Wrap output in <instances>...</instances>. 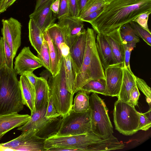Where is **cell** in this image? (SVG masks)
<instances>
[{"mask_svg":"<svg viewBox=\"0 0 151 151\" xmlns=\"http://www.w3.org/2000/svg\"><path fill=\"white\" fill-rule=\"evenodd\" d=\"M148 12H151V0H113L106 3L90 23L97 34L106 35Z\"/></svg>","mask_w":151,"mask_h":151,"instance_id":"cell-1","label":"cell"},{"mask_svg":"<svg viewBox=\"0 0 151 151\" xmlns=\"http://www.w3.org/2000/svg\"><path fill=\"white\" fill-rule=\"evenodd\" d=\"M17 75L6 64L0 69V115L18 113L24 108Z\"/></svg>","mask_w":151,"mask_h":151,"instance_id":"cell-2","label":"cell"},{"mask_svg":"<svg viewBox=\"0 0 151 151\" xmlns=\"http://www.w3.org/2000/svg\"><path fill=\"white\" fill-rule=\"evenodd\" d=\"M86 32L85 53L81 68L77 74L74 85V94L81 91L84 85L92 80L105 79L104 70L96 48L94 31L88 27Z\"/></svg>","mask_w":151,"mask_h":151,"instance_id":"cell-3","label":"cell"},{"mask_svg":"<svg viewBox=\"0 0 151 151\" xmlns=\"http://www.w3.org/2000/svg\"><path fill=\"white\" fill-rule=\"evenodd\" d=\"M102 138L93 132L84 134L69 136L51 135L46 139L45 151H86L90 145Z\"/></svg>","mask_w":151,"mask_h":151,"instance_id":"cell-4","label":"cell"},{"mask_svg":"<svg viewBox=\"0 0 151 151\" xmlns=\"http://www.w3.org/2000/svg\"><path fill=\"white\" fill-rule=\"evenodd\" d=\"M47 81L54 105L58 114L63 117L72 109L73 95L67 89L63 58L59 73L55 76L51 74Z\"/></svg>","mask_w":151,"mask_h":151,"instance_id":"cell-5","label":"cell"},{"mask_svg":"<svg viewBox=\"0 0 151 151\" xmlns=\"http://www.w3.org/2000/svg\"><path fill=\"white\" fill-rule=\"evenodd\" d=\"M89 105L92 132L102 138L112 135L113 127L108 108L97 93H93L89 96Z\"/></svg>","mask_w":151,"mask_h":151,"instance_id":"cell-6","label":"cell"},{"mask_svg":"<svg viewBox=\"0 0 151 151\" xmlns=\"http://www.w3.org/2000/svg\"><path fill=\"white\" fill-rule=\"evenodd\" d=\"M57 129L53 134L57 136L81 135L92 132L90 109L80 113L71 109L60 119Z\"/></svg>","mask_w":151,"mask_h":151,"instance_id":"cell-7","label":"cell"},{"mask_svg":"<svg viewBox=\"0 0 151 151\" xmlns=\"http://www.w3.org/2000/svg\"><path fill=\"white\" fill-rule=\"evenodd\" d=\"M139 112L135 107L118 99L114 103L113 111L115 129L127 136L131 135L137 132Z\"/></svg>","mask_w":151,"mask_h":151,"instance_id":"cell-8","label":"cell"},{"mask_svg":"<svg viewBox=\"0 0 151 151\" xmlns=\"http://www.w3.org/2000/svg\"><path fill=\"white\" fill-rule=\"evenodd\" d=\"M35 129L22 131L17 137L5 143L0 144L3 148H9L13 151H45L44 148L45 138L37 135Z\"/></svg>","mask_w":151,"mask_h":151,"instance_id":"cell-9","label":"cell"},{"mask_svg":"<svg viewBox=\"0 0 151 151\" xmlns=\"http://www.w3.org/2000/svg\"><path fill=\"white\" fill-rule=\"evenodd\" d=\"M2 37L11 50L14 58L21 43V23L17 19L11 17L2 20Z\"/></svg>","mask_w":151,"mask_h":151,"instance_id":"cell-10","label":"cell"},{"mask_svg":"<svg viewBox=\"0 0 151 151\" xmlns=\"http://www.w3.org/2000/svg\"><path fill=\"white\" fill-rule=\"evenodd\" d=\"M58 19L57 24L62 28L66 43L70 48L78 37L86 31L83 22L69 15Z\"/></svg>","mask_w":151,"mask_h":151,"instance_id":"cell-11","label":"cell"},{"mask_svg":"<svg viewBox=\"0 0 151 151\" xmlns=\"http://www.w3.org/2000/svg\"><path fill=\"white\" fill-rule=\"evenodd\" d=\"M14 69L17 74L21 75L25 72H33L43 66L40 59L30 51L29 47H25L15 59Z\"/></svg>","mask_w":151,"mask_h":151,"instance_id":"cell-12","label":"cell"},{"mask_svg":"<svg viewBox=\"0 0 151 151\" xmlns=\"http://www.w3.org/2000/svg\"><path fill=\"white\" fill-rule=\"evenodd\" d=\"M123 68L118 65H112L105 70L106 81L105 96L117 97L118 96L123 79Z\"/></svg>","mask_w":151,"mask_h":151,"instance_id":"cell-13","label":"cell"},{"mask_svg":"<svg viewBox=\"0 0 151 151\" xmlns=\"http://www.w3.org/2000/svg\"><path fill=\"white\" fill-rule=\"evenodd\" d=\"M55 0H48L29 16L30 19L34 21L43 33L55 23L56 17L53 16L51 9V5Z\"/></svg>","mask_w":151,"mask_h":151,"instance_id":"cell-14","label":"cell"},{"mask_svg":"<svg viewBox=\"0 0 151 151\" xmlns=\"http://www.w3.org/2000/svg\"><path fill=\"white\" fill-rule=\"evenodd\" d=\"M47 106L31 113L30 117L29 120L24 124L18 127L17 129L24 131L35 129L38 131L37 135L39 132L50 126L58 118H48L45 116Z\"/></svg>","mask_w":151,"mask_h":151,"instance_id":"cell-15","label":"cell"},{"mask_svg":"<svg viewBox=\"0 0 151 151\" xmlns=\"http://www.w3.org/2000/svg\"><path fill=\"white\" fill-rule=\"evenodd\" d=\"M30 117L28 114H19L17 113L0 114V139L9 131L25 124Z\"/></svg>","mask_w":151,"mask_h":151,"instance_id":"cell-16","label":"cell"},{"mask_svg":"<svg viewBox=\"0 0 151 151\" xmlns=\"http://www.w3.org/2000/svg\"><path fill=\"white\" fill-rule=\"evenodd\" d=\"M119 29L120 28L105 35L111 48L114 65H118L124 67V48L120 34Z\"/></svg>","mask_w":151,"mask_h":151,"instance_id":"cell-17","label":"cell"},{"mask_svg":"<svg viewBox=\"0 0 151 151\" xmlns=\"http://www.w3.org/2000/svg\"><path fill=\"white\" fill-rule=\"evenodd\" d=\"M97 53L104 70L114 65V59L111 48L105 35L97 34L96 41Z\"/></svg>","mask_w":151,"mask_h":151,"instance_id":"cell-18","label":"cell"},{"mask_svg":"<svg viewBox=\"0 0 151 151\" xmlns=\"http://www.w3.org/2000/svg\"><path fill=\"white\" fill-rule=\"evenodd\" d=\"M86 43V32L82 33L70 48V53L75 65L77 74L84 58Z\"/></svg>","mask_w":151,"mask_h":151,"instance_id":"cell-19","label":"cell"},{"mask_svg":"<svg viewBox=\"0 0 151 151\" xmlns=\"http://www.w3.org/2000/svg\"><path fill=\"white\" fill-rule=\"evenodd\" d=\"M35 110L40 109L47 106L50 94L47 80L44 78L38 77L35 86Z\"/></svg>","mask_w":151,"mask_h":151,"instance_id":"cell-20","label":"cell"},{"mask_svg":"<svg viewBox=\"0 0 151 151\" xmlns=\"http://www.w3.org/2000/svg\"><path fill=\"white\" fill-rule=\"evenodd\" d=\"M19 81L23 104L29 109L32 113L35 110V88L24 75H21Z\"/></svg>","mask_w":151,"mask_h":151,"instance_id":"cell-21","label":"cell"},{"mask_svg":"<svg viewBox=\"0 0 151 151\" xmlns=\"http://www.w3.org/2000/svg\"><path fill=\"white\" fill-rule=\"evenodd\" d=\"M125 145L119 142L113 134L94 143L88 147L86 151H108L121 149L125 147Z\"/></svg>","mask_w":151,"mask_h":151,"instance_id":"cell-22","label":"cell"},{"mask_svg":"<svg viewBox=\"0 0 151 151\" xmlns=\"http://www.w3.org/2000/svg\"><path fill=\"white\" fill-rule=\"evenodd\" d=\"M44 37L47 43L51 62L50 73L53 76L58 73L60 70L63 57L60 55L59 51L53 43L47 30L43 33Z\"/></svg>","mask_w":151,"mask_h":151,"instance_id":"cell-23","label":"cell"},{"mask_svg":"<svg viewBox=\"0 0 151 151\" xmlns=\"http://www.w3.org/2000/svg\"><path fill=\"white\" fill-rule=\"evenodd\" d=\"M123 74L122 84L118 100L127 102L129 99L130 92L132 88L136 85L135 75L130 72L126 68L123 67Z\"/></svg>","mask_w":151,"mask_h":151,"instance_id":"cell-24","label":"cell"},{"mask_svg":"<svg viewBox=\"0 0 151 151\" xmlns=\"http://www.w3.org/2000/svg\"><path fill=\"white\" fill-rule=\"evenodd\" d=\"M65 77L68 90L73 95L77 72L70 53L63 56Z\"/></svg>","mask_w":151,"mask_h":151,"instance_id":"cell-25","label":"cell"},{"mask_svg":"<svg viewBox=\"0 0 151 151\" xmlns=\"http://www.w3.org/2000/svg\"><path fill=\"white\" fill-rule=\"evenodd\" d=\"M29 38L32 46L40 54L44 39L43 34L34 21L30 19L28 24Z\"/></svg>","mask_w":151,"mask_h":151,"instance_id":"cell-26","label":"cell"},{"mask_svg":"<svg viewBox=\"0 0 151 151\" xmlns=\"http://www.w3.org/2000/svg\"><path fill=\"white\" fill-rule=\"evenodd\" d=\"M89 94L82 91H78L74 98L72 109L77 113L84 112L89 110L90 109Z\"/></svg>","mask_w":151,"mask_h":151,"instance_id":"cell-27","label":"cell"},{"mask_svg":"<svg viewBox=\"0 0 151 151\" xmlns=\"http://www.w3.org/2000/svg\"><path fill=\"white\" fill-rule=\"evenodd\" d=\"M106 87L105 79L99 78L92 80L85 84L81 91L88 94L92 92L105 95Z\"/></svg>","mask_w":151,"mask_h":151,"instance_id":"cell-28","label":"cell"},{"mask_svg":"<svg viewBox=\"0 0 151 151\" xmlns=\"http://www.w3.org/2000/svg\"><path fill=\"white\" fill-rule=\"evenodd\" d=\"M47 30L53 43L58 49L60 57H63L60 51V46L63 43H67L62 28L57 23H55Z\"/></svg>","mask_w":151,"mask_h":151,"instance_id":"cell-29","label":"cell"},{"mask_svg":"<svg viewBox=\"0 0 151 151\" xmlns=\"http://www.w3.org/2000/svg\"><path fill=\"white\" fill-rule=\"evenodd\" d=\"M120 35L123 44L139 42V37L135 34L129 23L126 24L120 28Z\"/></svg>","mask_w":151,"mask_h":151,"instance_id":"cell-30","label":"cell"},{"mask_svg":"<svg viewBox=\"0 0 151 151\" xmlns=\"http://www.w3.org/2000/svg\"><path fill=\"white\" fill-rule=\"evenodd\" d=\"M106 4L104 0H88L78 18L80 19L86 16L103 7Z\"/></svg>","mask_w":151,"mask_h":151,"instance_id":"cell-31","label":"cell"},{"mask_svg":"<svg viewBox=\"0 0 151 151\" xmlns=\"http://www.w3.org/2000/svg\"><path fill=\"white\" fill-rule=\"evenodd\" d=\"M37 57L41 62L43 66L50 73L51 70V62L48 46L46 41L44 39L40 53H37Z\"/></svg>","mask_w":151,"mask_h":151,"instance_id":"cell-32","label":"cell"},{"mask_svg":"<svg viewBox=\"0 0 151 151\" xmlns=\"http://www.w3.org/2000/svg\"><path fill=\"white\" fill-rule=\"evenodd\" d=\"M135 35L142 38L147 44L151 46V33L142 27L136 22L132 21L129 23Z\"/></svg>","mask_w":151,"mask_h":151,"instance_id":"cell-33","label":"cell"},{"mask_svg":"<svg viewBox=\"0 0 151 151\" xmlns=\"http://www.w3.org/2000/svg\"><path fill=\"white\" fill-rule=\"evenodd\" d=\"M151 109L144 113L139 112V116L138 131L142 130L146 131L151 126Z\"/></svg>","mask_w":151,"mask_h":151,"instance_id":"cell-34","label":"cell"},{"mask_svg":"<svg viewBox=\"0 0 151 151\" xmlns=\"http://www.w3.org/2000/svg\"><path fill=\"white\" fill-rule=\"evenodd\" d=\"M135 82L138 88L145 95L146 101L151 108V88L142 79L135 76Z\"/></svg>","mask_w":151,"mask_h":151,"instance_id":"cell-35","label":"cell"},{"mask_svg":"<svg viewBox=\"0 0 151 151\" xmlns=\"http://www.w3.org/2000/svg\"><path fill=\"white\" fill-rule=\"evenodd\" d=\"M137 43L135 42L123 44L124 48V67L126 68L130 72L133 73L130 65V59L131 53L135 47Z\"/></svg>","mask_w":151,"mask_h":151,"instance_id":"cell-36","label":"cell"},{"mask_svg":"<svg viewBox=\"0 0 151 151\" xmlns=\"http://www.w3.org/2000/svg\"><path fill=\"white\" fill-rule=\"evenodd\" d=\"M151 12L143 13L135 18L132 21L137 23L143 28L151 33L148 27V20Z\"/></svg>","mask_w":151,"mask_h":151,"instance_id":"cell-37","label":"cell"},{"mask_svg":"<svg viewBox=\"0 0 151 151\" xmlns=\"http://www.w3.org/2000/svg\"><path fill=\"white\" fill-rule=\"evenodd\" d=\"M45 116L48 118H58L61 117L57 111L54 105L52 96L50 95L47 107Z\"/></svg>","mask_w":151,"mask_h":151,"instance_id":"cell-38","label":"cell"},{"mask_svg":"<svg viewBox=\"0 0 151 151\" xmlns=\"http://www.w3.org/2000/svg\"><path fill=\"white\" fill-rule=\"evenodd\" d=\"M4 52L5 58L6 63L9 68H13V58L10 47L3 38Z\"/></svg>","mask_w":151,"mask_h":151,"instance_id":"cell-39","label":"cell"},{"mask_svg":"<svg viewBox=\"0 0 151 151\" xmlns=\"http://www.w3.org/2000/svg\"><path fill=\"white\" fill-rule=\"evenodd\" d=\"M140 95V93L137 85L134 86L131 91L129 101L127 103L131 106L135 107L137 105Z\"/></svg>","mask_w":151,"mask_h":151,"instance_id":"cell-40","label":"cell"},{"mask_svg":"<svg viewBox=\"0 0 151 151\" xmlns=\"http://www.w3.org/2000/svg\"><path fill=\"white\" fill-rule=\"evenodd\" d=\"M69 15L68 0H60L58 13L55 16L58 19L64 16Z\"/></svg>","mask_w":151,"mask_h":151,"instance_id":"cell-41","label":"cell"},{"mask_svg":"<svg viewBox=\"0 0 151 151\" xmlns=\"http://www.w3.org/2000/svg\"><path fill=\"white\" fill-rule=\"evenodd\" d=\"M70 16L78 18L80 10L77 0H68Z\"/></svg>","mask_w":151,"mask_h":151,"instance_id":"cell-42","label":"cell"},{"mask_svg":"<svg viewBox=\"0 0 151 151\" xmlns=\"http://www.w3.org/2000/svg\"><path fill=\"white\" fill-rule=\"evenodd\" d=\"M103 7L96 11L89 14L79 19L83 22H86L90 23L94 20L100 14L102 10Z\"/></svg>","mask_w":151,"mask_h":151,"instance_id":"cell-43","label":"cell"},{"mask_svg":"<svg viewBox=\"0 0 151 151\" xmlns=\"http://www.w3.org/2000/svg\"><path fill=\"white\" fill-rule=\"evenodd\" d=\"M6 64L3 46V39L2 37L0 38V69Z\"/></svg>","mask_w":151,"mask_h":151,"instance_id":"cell-44","label":"cell"},{"mask_svg":"<svg viewBox=\"0 0 151 151\" xmlns=\"http://www.w3.org/2000/svg\"><path fill=\"white\" fill-rule=\"evenodd\" d=\"M28 79L32 85L35 88L36 82L38 77L36 76L32 71H26L23 74Z\"/></svg>","mask_w":151,"mask_h":151,"instance_id":"cell-45","label":"cell"},{"mask_svg":"<svg viewBox=\"0 0 151 151\" xmlns=\"http://www.w3.org/2000/svg\"><path fill=\"white\" fill-rule=\"evenodd\" d=\"M17 0H4L2 3L0 8V14L5 11Z\"/></svg>","mask_w":151,"mask_h":151,"instance_id":"cell-46","label":"cell"},{"mask_svg":"<svg viewBox=\"0 0 151 151\" xmlns=\"http://www.w3.org/2000/svg\"><path fill=\"white\" fill-rule=\"evenodd\" d=\"M60 0H55L51 5V9L53 13L54 16L58 13L60 7Z\"/></svg>","mask_w":151,"mask_h":151,"instance_id":"cell-47","label":"cell"},{"mask_svg":"<svg viewBox=\"0 0 151 151\" xmlns=\"http://www.w3.org/2000/svg\"><path fill=\"white\" fill-rule=\"evenodd\" d=\"M48 0H37L36 3L34 11L38 9L42 5Z\"/></svg>","mask_w":151,"mask_h":151,"instance_id":"cell-48","label":"cell"},{"mask_svg":"<svg viewBox=\"0 0 151 151\" xmlns=\"http://www.w3.org/2000/svg\"><path fill=\"white\" fill-rule=\"evenodd\" d=\"M87 0H77L80 13L84 6Z\"/></svg>","mask_w":151,"mask_h":151,"instance_id":"cell-49","label":"cell"},{"mask_svg":"<svg viewBox=\"0 0 151 151\" xmlns=\"http://www.w3.org/2000/svg\"><path fill=\"white\" fill-rule=\"evenodd\" d=\"M106 3H108L113 0H104Z\"/></svg>","mask_w":151,"mask_h":151,"instance_id":"cell-50","label":"cell"},{"mask_svg":"<svg viewBox=\"0 0 151 151\" xmlns=\"http://www.w3.org/2000/svg\"><path fill=\"white\" fill-rule=\"evenodd\" d=\"M4 0H0V8L2 3Z\"/></svg>","mask_w":151,"mask_h":151,"instance_id":"cell-51","label":"cell"}]
</instances>
